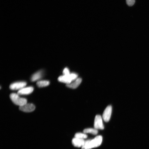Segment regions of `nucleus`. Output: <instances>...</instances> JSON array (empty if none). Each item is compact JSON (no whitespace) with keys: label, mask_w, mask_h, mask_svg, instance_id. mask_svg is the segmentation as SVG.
I'll return each mask as SVG.
<instances>
[{"label":"nucleus","mask_w":149,"mask_h":149,"mask_svg":"<svg viewBox=\"0 0 149 149\" xmlns=\"http://www.w3.org/2000/svg\"><path fill=\"white\" fill-rule=\"evenodd\" d=\"M82 82V79L80 78H77L69 84H66V86L71 88L76 89L78 87Z\"/></svg>","instance_id":"9d476101"},{"label":"nucleus","mask_w":149,"mask_h":149,"mask_svg":"<svg viewBox=\"0 0 149 149\" xmlns=\"http://www.w3.org/2000/svg\"><path fill=\"white\" fill-rule=\"evenodd\" d=\"M75 138L84 139L87 137V136L85 133H77L75 135Z\"/></svg>","instance_id":"4468645a"},{"label":"nucleus","mask_w":149,"mask_h":149,"mask_svg":"<svg viewBox=\"0 0 149 149\" xmlns=\"http://www.w3.org/2000/svg\"><path fill=\"white\" fill-rule=\"evenodd\" d=\"M94 126L95 128L97 129H103L104 128L102 117L99 115H97L95 117Z\"/></svg>","instance_id":"20e7f679"},{"label":"nucleus","mask_w":149,"mask_h":149,"mask_svg":"<svg viewBox=\"0 0 149 149\" xmlns=\"http://www.w3.org/2000/svg\"><path fill=\"white\" fill-rule=\"evenodd\" d=\"M112 108L111 105H109L105 108L102 115V118L104 121L108 122L109 121L111 116Z\"/></svg>","instance_id":"39448f33"},{"label":"nucleus","mask_w":149,"mask_h":149,"mask_svg":"<svg viewBox=\"0 0 149 149\" xmlns=\"http://www.w3.org/2000/svg\"><path fill=\"white\" fill-rule=\"evenodd\" d=\"M85 142L84 139L76 138L73 139L72 141V143L74 146L79 147H82Z\"/></svg>","instance_id":"1a4fd4ad"},{"label":"nucleus","mask_w":149,"mask_h":149,"mask_svg":"<svg viewBox=\"0 0 149 149\" xmlns=\"http://www.w3.org/2000/svg\"><path fill=\"white\" fill-rule=\"evenodd\" d=\"M126 4L130 7L134 5L135 3V0H126Z\"/></svg>","instance_id":"2eb2a0df"},{"label":"nucleus","mask_w":149,"mask_h":149,"mask_svg":"<svg viewBox=\"0 0 149 149\" xmlns=\"http://www.w3.org/2000/svg\"><path fill=\"white\" fill-rule=\"evenodd\" d=\"M63 74L64 75L68 76L70 74L69 69L67 68H65L63 71Z\"/></svg>","instance_id":"dca6fc26"},{"label":"nucleus","mask_w":149,"mask_h":149,"mask_svg":"<svg viewBox=\"0 0 149 149\" xmlns=\"http://www.w3.org/2000/svg\"><path fill=\"white\" fill-rule=\"evenodd\" d=\"M84 133H90L94 135H97L98 133L97 129L95 128H89L85 129L83 130Z\"/></svg>","instance_id":"ddd939ff"},{"label":"nucleus","mask_w":149,"mask_h":149,"mask_svg":"<svg viewBox=\"0 0 149 149\" xmlns=\"http://www.w3.org/2000/svg\"><path fill=\"white\" fill-rule=\"evenodd\" d=\"M33 88L31 86L24 88L19 90L17 94L19 95H29L33 92Z\"/></svg>","instance_id":"6e6552de"},{"label":"nucleus","mask_w":149,"mask_h":149,"mask_svg":"<svg viewBox=\"0 0 149 149\" xmlns=\"http://www.w3.org/2000/svg\"><path fill=\"white\" fill-rule=\"evenodd\" d=\"M35 105L32 104H27L20 106L19 109L20 110L25 112L29 113L33 111L35 109Z\"/></svg>","instance_id":"423d86ee"},{"label":"nucleus","mask_w":149,"mask_h":149,"mask_svg":"<svg viewBox=\"0 0 149 149\" xmlns=\"http://www.w3.org/2000/svg\"><path fill=\"white\" fill-rule=\"evenodd\" d=\"M10 97L11 100L14 104L19 105L20 106H23L27 103V99L20 97L19 95L17 94L12 93L10 95Z\"/></svg>","instance_id":"f03ea898"},{"label":"nucleus","mask_w":149,"mask_h":149,"mask_svg":"<svg viewBox=\"0 0 149 149\" xmlns=\"http://www.w3.org/2000/svg\"><path fill=\"white\" fill-rule=\"evenodd\" d=\"M49 83V82L48 81H40L37 82L36 85L39 87H43L48 86Z\"/></svg>","instance_id":"f8f14e48"},{"label":"nucleus","mask_w":149,"mask_h":149,"mask_svg":"<svg viewBox=\"0 0 149 149\" xmlns=\"http://www.w3.org/2000/svg\"><path fill=\"white\" fill-rule=\"evenodd\" d=\"M26 85L27 83L25 82H16L11 84L10 86V88L12 90H20L24 88Z\"/></svg>","instance_id":"0eeeda50"},{"label":"nucleus","mask_w":149,"mask_h":149,"mask_svg":"<svg viewBox=\"0 0 149 149\" xmlns=\"http://www.w3.org/2000/svg\"><path fill=\"white\" fill-rule=\"evenodd\" d=\"M102 137L101 136H98L92 140L85 141V143L82 147V149H91L98 147L101 144Z\"/></svg>","instance_id":"f257e3e1"},{"label":"nucleus","mask_w":149,"mask_h":149,"mask_svg":"<svg viewBox=\"0 0 149 149\" xmlns=\"http://www.w3.org/2000/svg\"><path fill=\"white\" fill-rule=\"evenodd\" d=\"M78 75L74 73H70L68 76L64 75L60 76L59 77L58 80V81L67 84H69L72 81H74L77 78Z\"/></svg>","instance_id":"7ed1b4c3"},{"label":"nucleus","mask_w":149,"mask_h":149,"mask_svg":"<svg viewBox=\"0 0 149 149\" xmlns=\"http://www.w3.org/2000/svg\"><path fill=\"white\" fill-rule=\"evenodd\" d=\"M42 72L39 71L34 74L31 78V80L32 82H34L41 78L42 76Z\"/></svg>","instance_id":"9b49d317"}]
</instances>
